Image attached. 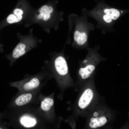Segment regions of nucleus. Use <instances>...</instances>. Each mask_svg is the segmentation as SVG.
I'll return each mask as SVG.
<instances>
[{"mask_svg": "<svg viewBox=\"0 0 129 129\" xmlns=\"http://www.w3.org/2000/svg\"><path fill=\"white\" fill-rule=\"evenodd\" d=\"M7 21L9 23H15V16L13 14L10 15L7 19Z\"/></svg>", "mask_w": 129, "mask_h": 129, "instance_id": "obj_12", "label": "nucleus"}, {"mask_svg": "<svg viewBox=\"0 0 129 129\" xmlns=\"http://www.w3.org/2000/svg\"><path fill=\"white\" fill-rule=\"evenodd\" d=\"M90 13L97 21L96 27L101 29L103 34L115 32L113 26L115 22L110 16L94 9Z\"/></svg>", "mask_w": 129, "mask_h": 129, "instance_id": "obj_1", "label": "nucleus"}, {"mask_svg": "<svg viewBox=\"0 0 129 129\" xmlns=\"http://www.w3.org/2000/svg\"><path fill=\"white\" fill-rule=\"evenodd\" d=\"M93 9L110 16L115 22L122 16L129 12V9L122 10L114 8L108 6L103 1L99 2Z\"/></svg>", "mask_w": 129, "mask_h": 129, "instance_id": "obj_2", "label": "nucleus"}, {"mask_svg": "<svg viewBox=\"0 0 129 129\" xmlns=\"http://www.w3.org/2000/svg\"><path fill=\"white\" fill-rule=\"evenodd\" d=\"M48 6L46 5L43 6L39 10L40 13L44 14L47 11Z\"/></svg>", "mask_w": 129, "mask_h": 129, "instance_id": "obj_13", "label": "nucleus"}, {"mask_svg": "<svg viewBox=\"0 0 129 129\" xmlns=\"http://www.w3.org/2000/svg\"><path fill=\"white\" fill-rule=\"evenodd\" d=\"M43 16V13L40 14L38 16V18L39 19L42 18Z\"/></svg>", "mask_w": 129, "mask_h": 129, "instance_id": "obj_17", "label": "nucleus"}, {"mask_svg": "<svg viewBox=\"0 0 129 129\" xmlns=\"http://www.w3.org/2000/svg\"><path fill=\"white\" fill-rule=\"evenodd\" d=\"M20 122L23 125L27 128L33 127L36 125L37 123L35 119L27 116L22 117L21 118Z\"/></svg>", "mask_w": 129, "mask_h": 129, "instance_id": "obj_9", "label": "nucleus"}, {"mask_svg": "<svg viewBox=\"0 0 129 129\" xmlns=\"http://www.w3.org/2000/svg\"><path fill=\"white\" fill-rule=\"evenodd\" d=\"M22 15H16L15 16L16 22H18L20 21L22 19Z\"/></svg>", "mask_w": 129, "mask_h": 129, "instance_id": "obj_16", "label": "nucleus"}, {"mask_svg": "<svg viewBox=\"0 0 129 129\" xmlns=\"http://www.w3.org/2000/svg\"><path fill=\"white\" fill-rule=\"evenodd\" d=\"M93 97L92 90L88 88L86 89L81 97L78 101L79 107L81 109L86 108L90 104Z\"/></svg>", "mask_w": 129, "mask_h": 129, "instance_id": "obj_3", "label": "nucleus"}, {"mask_svg": "<svg viewBox=\"0 0 129 129\" xmlns=\"http://www.w3.org/2000/svg\"><path fill=\"white\" fill-rule=\"evenodd\" d=\"M54 104L53 100L50 98L44 99L41 102V109L45 111H48Z\"/></svg>", "mask_w": 129, "mask_h": 129, "instance_id": "obj_11", "label": "nucleus"}, {"mask_svg": "<svg viewBox=\"0 0 129 129\" xmlns=\"http://www.w3.org/2000/svg\"><path fill=\"white\" fill-rule=\"evenodd\" d=\"M48 11V10L47 12L43 14V19L44 21H47L50 18V14Z\"/></svg>", "mask_w": 129, "mask_h": 129, "instance_id": "obj_14", "label": "nucleus"}, {"mask_svg": "<svg viewBox=\"0 0 129 129\" xmlns=\"http://www.w3.org/2000/svg\"><path fill=\"white\" fill-rule=\"evenodd\" d=\"M97 65L89 64L84 67L80 68L79 71V73L82 78L85 79L89 77L91 74L95 70Z\"/></svg>", "mask_w": 129, "mask_h": 129, "instance_id": "obj_5", "label": "nucleus"}, {"mask_svg": "<svg viewBox=\"0 0 129 129\" xmlns=\"http://www.w3.org/2000/svg\"><path fill=\"white\" fill-rule=\"evenodd\" d=\"M98 115V113L97 112H95L93 114V116L95 117H97Z\"/></svg>", "mask_w": 129, "mask_h": 129, "instance_id": "obj_18", "label": "nucleus"}, {"mask_svg": "<svg viewBox=\"0 0 129 129\" xmlns=\"http://www.w3.org/2000/svg\"><path fill=\"white\" fill-rule=\"evenodd\" d=\"M54 64L55 69L58 73L61 75H66L68 72V67L65 59L59 56L55 60Z\"/></svg>", "mask_w": 129, "mask_h": 129, "instance_id": "obj_4", "label": "nucleus"}, {"mask_svg": "<svg viewBox=\"0 0 129 129\" xmlns=\"http://www.w3.org/2000/svg\"><path fill=\"white\" fill-rule=\"evenodd\" d=\"M40 84V81L39 79L37 77L35 76L25 82L22 86L25 90H29L37 88Z\"/></svg>", "mask_w": 129, "mask_h": 129, "instance_id": "obj_6", "label": "nucleus"}, {"mask_svg": "<svg viewBox=\"0 0 129 129\" xmlns=\"http://www.w3.org/2000/svg\"><path fill=\"white\" fill-rule=\"evenodd\" d=\"M76 41L77 43L80 45L85 44L87 42L88 35L87 32L86 31H76Z\"/></svg>", "mask_w": 129, "mask_h": 129, "instance_id": "obj_10", "label": "nucleus"}, {"mask_svg": "<svg viewBox=\"0 0 129 129\" xmlns=\"http://www.w3.org/2000/svg\"><path fill=\"white\" fill-rule=\"evenodd\" d=\"M32 97V95L30 93L22 94L16 99L15 103L19 106H23L29 102L31 100Z\"/></svg>", "mask_w": 129, "mask_h": 129, "instance_id": "obj_8", "label": "nucleus"}, {"mask_svg": "<svg viewBox=\"0 0 129 129\" xmlns=\"http://www.w3.org/2000/svg\"><path fill=\"white\" fill-rule=\"evenodd\" d=\"M13 12L16 15H21L22 14L23 12L21 9L17 8L14 10Z\"/></svg>", "mask_w": 129, "mask_h": 129, "instance_id": "obj_15", "label": "nucleus"}, {"mask_svg": "<svg viewBox=\"0 0 129 129\" xmlns=\"http://www.w3.org/2000/svg\"><path fill=\"white\" fill-rule=\"evenodd\" d=\"M89 124L90 126L93 128L101 127L104 125L107 122V119L104 117L96 118H92L91 119Z\"/></svg>", "mask_w": 129, "mask_h": 129, "instance_id": "obj_7", "label": "nucleus"}]
</instances>
